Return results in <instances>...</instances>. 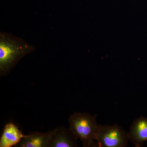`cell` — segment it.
I'll use <instances>...</instances> for the list:
<instances>
[{
	"label": "cell",
	"mask_w": 147,
	"mask_h": 147,
	"mask_svg": "<svg viewBox=\"0 0 147 147\" xmlns=\"http://www.w3.org/2000/svg\"><path fill=\"white\" fill-rule=\"evenodd\" d=\"M94 140L99 147H125L129 140L128 132L116 123L99 125Z\"/></svg>",
	"instance_id": "cell-3"
},
{
	"label": "cell",
	"mask_w": 147,
	"mask_h": 147,
	"mask_svg": "<svg viewBox=\"0 0 147 147\" xmlns=\"http://www.w3.org/2000/svg\"><path fill=\"white\" fill-rule=\"evenodd\" d=\"M25 137L26 135L15 124L12 123H7L5 126L0 139V147L15 146Z\"/></svg>",
	"instance_id": "cell-7"
},
{
	"label": "cell",
	"mask_w": 147,
	"mask_h": 147,
	"mask_svg": "<svg viewBox=\"0 0 147 147\" xmlns=\"http://www.w3.org/2000/svg\"><path fill=\"white\" fill-rule=\"evenodd\" d=\"M129 140L136 147L147 142V118L140 117L133 122L128 132Z\"/></svg>",
	"instance_id": "cell-5"
},
{
	"label": "cell",
	"mask_w": 147,
	"mask_h": 147,
	"mask_svg": "<svg viewBox=\"0 0 147 147\" xmlns=\"http://www.w3.org/2000/svg\"><path fill=\"white\" fill-rule=\"evenodd\" d=\"M56 128L47 132H32L23 138L17 145V147H50Z\"/></svg>",
	"instance_id": "cell-4"
},
{
	"label": "cell",
	"mask_w": 147,
	"mask_h": 147,
	"mask_svg": "<svg viewBox=\"0 0 147 147\" xmlns=\"http://www.w3.org/2000/svg\"><path fill=\"white\" fill-rule=\"evenodd\" d=\"M78 139L69 128L59 127L56 128L50 147H77Z\"/></svg>",
	"instance_id": "cell-6"
},
{
	"label": "cell",
	"mask_w": 147,
	"mask_h": 147,
	"mask_svg": "<svg viewBox=\"0 0 147 147\" xmlns=\"http://www.w3.org/2000/svg\"><path fill=\"white\" fill-rule=\"evenodd\" d=\"M34 50V47L9 34H0V76L10 72L21 59Z\"/></svg>",
	"instance_id": "cell-1"
},
{
	"label": "cell",
	"mask_w": 147,
	"mask_h": 147,
	"mask_svg": "<svg viewBox=\"0 0 147 147\" xmlns=\"http://www.w3.org/2000/svg\"><path fill=\"white\" fill-rule=\"evenodd\" d=\"M96 115L88 113H74L69 118V129L81 140L84 147H98L94 140L95 135L99 124L96 121Z\"/></svg>",
	"instance_id": "cell-2"
}]
</instances>
